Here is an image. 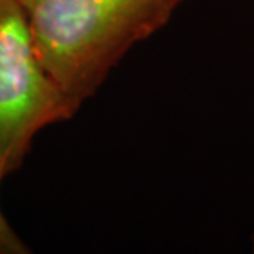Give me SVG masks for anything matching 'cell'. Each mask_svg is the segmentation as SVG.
I'll list each match as a JSON object with an SVG mask.
<instances>
[{
  "instance_id": "obj_1",
  "label": "cell",
  "mask_w": 254,
  "mask_h": 254,
  "mask_svg": "<svg viewBox=\"0 0 254 254\" xmlns=\"http://www.w3.org/2000/svg\"><path fill=\"white\" fill-rule=\"evenodd\" d=\"M182 2L18 0L40 62L78 109L135 45L169 23Z\"/></svg>"
},
{
  "instance_id": "obj_2",
  "label": "cell",
  "mask_w": 254,
  "mask_h": 254,
  "mask_svg": "<svg viewBox=\"0 0 254 254\" xmlns=\"http://www.w3.org/2000/svg\"><path fill=\"white\" fill-rule=\"evenodd\" d=\"M78 111L40 62L18 0H0V182L20 169L40 130Z\"/></svg>"
},
{
  "instance_id": "obj_3",
  "label": "cell",
  "mask_w": 254,
  "mask_h": 254,
  "mask_svg": "<svg viewBox=\"0 0 254 254\" xmlns=\"http://www.w3.org/2000/svg\"><path fill=\"white\" fill-rule=\"evenodd\" d=\"M30 253L28 246L17 235V231L10 226L7 218L0 210V254H25Z\"/></svg>"
},
{
  "instance_id": "obj_4",
  "label": "cell",
  "mask_w": 254,
  "mask_h": 254,
  "mask_svg": "<svg viewBox=\"0 0 254 254\" xmlns=\"http://www.w3.org/2000/svg\"><path fill=\"white\" fill-rule=\"evenodd\" d=\"M253 251H254V238H253Z\"/></svg>"
}]
</instances>
